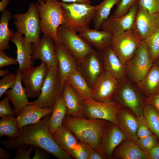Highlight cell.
Masks as SVG:
<instances>
[{"label": "cell", "instance_id": "cell-1", "mask_svg": "<svg viewBox=\"0 0 159 159\" xmlns=\"http://www.w3.org/2000/svg\"><path fill=\"white\" fill-rule=\"evenodd\" d=\"M51 114L36 123L23 127L20 129V135L18 137L5 141L1 140V144L10 150L14 149L21 144L32 145L43 149L58 159H72L59 145L50 132L48 120Z\"/></svg>", "mask_w": 159, "mask_h": 159}, {"label": "cell", "instance_id": "cell-2", "mask_svg": "<svg viewBox=\"0 0 159 159\" xmlns=\"http://www.w3.org/2000/svg\"><path fill=\"white\" fill-rule=\"evenodd\" d=\"M107 122L102 119L90 120L65 116L62 125L68 129L79 142L87 144L100 151V138Z\"/></svg>", "mask_w": 159, "mask_h": 159}, {"label": "cell", "instance_id": "cell-3", "mask_svg": "<svg viewBox=\"0 0 159 159\" xmlns=\"http://www.w3.org/2000/svg\"><path fill=\"white\" fill-rule=\"evenodd\" d=\"M36 4L38 10L41 31L52 38L55 44L59 42L57 30L64 21L61 2L57 0H38Z\"/></svg>", "mask_w": 159, "mask_h": 159}, {"label": "cell", "instance_id": "cell-4", "mask_svg": "<svg viewBox=\"0 0 159 159\" xmlns=\"http://www.w3.org/2000/svg\"><path fill=\"white\" fill-rule=\"evenodd\" d=\"M64 21L62 25L69 26L78 33L88 28L92 20L96 6L85 3L61 2Z\"/></svg>", "mask_w": 159, "mask_h": 159}, {"label": "cell", "instance_id": "cell-5", "mask_svg": "<svg viewBox=\"0 0 159 159\" xmlns=\"http://www.w3.org/2000/svg\"><path fill=\"white\" fill-rule=\"evenodd\" d=\"M13 18L15 20L14 23L17 32L24 35L27 42L33 45H37L40 39L39 35L41 31L36 4L30 3L25 13L15 14Z\"/></svg>", "mask_w": 159, "mask_h": 159}, {"label": "cell", "instance_id": "cell-6", "mask_svg": "<svg viewBox=\"0 0 159 159\" xmlns=\"http://www.w3.org/2000/svg\"><path fill=\"white\" fill-rule=\"evenodd\" d=\"M63 91L58 67H50L40 96L36 100L30 102L31 105L41 108H53Z\"/></svg>", "mask_w": 159, "mask_h": 159}, {"label": "cell", "instance_id": "cell-7", "mask_svg": "<svg viewBox=\"0 0 159 159\" xmlns=\"http://www.w3.org/2000/svg\"><path fill=\"white\" fill-rule=\"evenodd\" d=\"M153 64L146 45L142 41L125 64L127 76L137 84L146 75Z\"/></svg>", "mask_w": 159, "mask_h": 159}, {"label": "cell", "instance_id": "cell-8", "mask_svg": "<svg viewBox=\"0 0 159 159\" xmlns=\"http://www.w3.org/2000/svg\"><path fill=\"white\" fill-rule=\"evenodd\" d=\"M82 107L84 118L103 120L118 125L117 115L121 107L116 102L103 103L90 98L82 100Z\"/></svg>", "mask_w": 159, "mask_h": 159}, {"label": "cell", "instance_id": "cell-9", "mask_svg": "<svg viewBox=\"0 0 159 159\" xmlns=\"http://www.w3.org/2000/svg\"><path fill=\"white\" fill-rule=\"evenodd\" d=\"M71 27L59 26L57 34L60 42L63 44L78 61L95 49L92 46L80 37Z\"/></svg>", "mask_w": 159, "mask_h": 159}, {"label": "cell", "instance_id": "cell-10", "mask_svg": "<svg viewBox=\"0 0 159 159\" xmlns=\"http://www.w3.org/2000/svg\"><path fill=\"white\" fill-rule=\"evenodd\" d=\"M112 101L125 106L136 116L143 115L145 101L141 92L127 80L120 83Z\"/></svg>", "mask_w": 159, "mask_h": 159}, {"label": "cell", "instance_id": "cell-11", "mask_svg": "<svg viewBox=\"0 0 159 159\" xmlns=\"http://www.w3.org/2000/svg\"><path fill=\"white\" fill-rule=\"evenodd\" d=\"M142 41L132 29L113 34L110 46L122 63L125 64Z\"/></svg>", "mask_w": 159, "mask_h": 159}, {"label": "cell", "instance_id": "cell-12", "mask_svg": "<svg viewBox=\"0 0 159 159\" xmlns=\"http://www.w3.org/2000/svg\"><path fill=\"white\" fill-rule=\"evenodd\" d=\"M49 67L41 62L40 65L25 70L21 74V80L28 97H38L45 81Z\"/></svg>", "mask_w": 159, "mask_h": 159}, {"label": "cell", "instance_id": "cell-13", "mask_svg": "<svg viewBox=\"0 0 159 159\" xmlns=\"http://www.w3.org/2000/svg\"><path fill=\"white\" fill-rule=\"evenodd\" d=\"M119 84L110 73L104 71L91 87V98L101 102L112 101Z\"/></svg>", "mask_w": 159, "mask_h": 159}, {"label": "cell", "instance_id": "cell-14", "mask_svg": "<svg viewBox=\"0 0 159 159\" xmlns=\"http://www.w3.org/2000/svg\"><path fill=\"white\" fill-rule=\"evenodd\" d=\"M127 139L126 135L117 125L107 121L102 131L99 144L100 151L105 159L111 158L115 149Z\"/></svg>", "mask_w": 159, "mask_h": 159}, {"label": "cell", "instance_id": "cell-15", "mask_svg": "<svg viewBox=\"0 0 159 159\" xmlns=\"http://www.w3.org/2000/svg\"><path fill=\"white\" fill-rule=\"evenodd\" d=\"M77 62L78 70L91 87L105 71L100 52L95 50Z\"/></svg>", "mask_w": 159, "mask_h": 159}, {"label": "cell", "instance_id": "cell-16", "mask_svg": "<svg viewBox=\"0 0 159 159\" xmlns=\"http://www.w3.org/2000/svg\"><path fill=\"white\" fill-rule=\"evenodd\" d=\"M157 29L155 14L138 5L132 28L135 34L144 41Z\"/></svg>", "mask_w": 159, "mask_h": 159}, {"label": "cell", "instance_id": "cell-17", "mask_svg": "<svg viewBox=\"0 0 159 159\" xmlns=\"http://www.w3.org/2000/svg\"><path fill=\"white\" fill-rule=\"evenodd\" d=\"M33 52L32 60L40 59L48 65L49 68L58 67L55 50V44L49 36L44 34L38 44L32 45Z\"/></svg>", "mask_w": 159, "mask_h": 159}, {"label": "cell", "instance_id": "cell-18", "mask_svg": "<svg viewBox=\"0 0 159 159\" xmlns=\"http://www.w3.org/2000/svg\"><path fill=\"white\" fill-rule=\"evenodd\" d=\"M138 6V3L136 4L126 14L121 16L114 17L111 16L103 22L102 28L113 34L132 29Z\"/></svg>", "mask_w": 159, "mask_h": 159}, {"label": "cell", "instance_id": "cell-19", "mask_svg": "<svg viewBox=\"0 0 159 159\" xmlns=\"http://www.w3.org/2000/svg\"><path fill=\"white\" fill-rule=\"evenodd\" d=\"M10 40L16 47V59L19 67L16 69L22 74L26 69L33 67L34 62L31 59L33 52L32 44L27 42L23 35L17 31L14 33Z\"/></svg>", "mask_w": 159, "mask_h": 159}, {"label": "cell", "instance_id": "cell-20", "mask_svg": "<svg viewBox=\"0 0 159 159\" xmlns=\"http://www.w3.org/2000/svg\"><path fill=\"white\" fill-rule=\"evenodd\" d=\"M105 71L110 73L120 82L127 80L125 65L121 62L110 46L100 51Z\"/></svg>", "mask_w": 159, "mask_h": 159}, {"label": "cell", "instance_id": "cell-21", "mask_svg": "<svg viewBox=\"0 0 159 159\" xmlns=\"http://www.w3.org/2000/svg\"><path fill=\"white\" fill-rule=\"evenodd\" d=\"M58 68L63 87L67 76L78 70V62L66 48L60 42L55 44Z\"/></svg>", "mask_w": 159, "mask_h": 159}, {"label": "cell", "instance_id": "cell-22", "mask_svg": "<svg viewBox=\"0 0 159 159\" xmlns=\"http://www.w3.org/2000/svg\"><path fill=\"white\" fill-rule=\"evenodd\" d=\"M53 108H41L33 105H27L19 112L16 119L18 129L30 124H35L46 115L51 114Z\"/></svg>", "mask_w": 159, "mask_h": 159}, {"label": "cell", "instance_id": "cell-23", "mask_svg": "<svg viewBox=\"0 0 159 159\" xmlns=\"http://www.w3.org/2000/svg\"><path fill=\"white\" fill-rule=\"evenodd\" d=\"M66 104V116L83 118L82 99L76 91L65 81L62 93Z\"/></svg>", "mask_w": 159, "mask_h": 159}, {"label": "cell", "instance_id": "cell-24", "mask_svg": "<svg viewBox=\"0 0 159 159\" xmlns=\"http://www.w3.org/2000/svg\"><path fill=\"white\" fill-rule=\"evenodd\" d=\"M78 34L100 52L110 46L113 36L112 33L108 31L90 28L79 33Z\"/></svg>", "mask_w": 159, "mask_h": 159}, {"label": "cell", "instance_id": "cell-25", "mask_svg": "<svg viewBox=\"0 0 159 159\" xmlns=\"http://www.w3.org/2000/svg\"><path fill=\"white\" fill-rule=\"evenodd\" d=\"M148 159L147 154L134 142L128 139L121 142L113 151L111 158Z\"/></svg>", "mask_w": 159, "mask_h": 159}, {"label": "cell", "instance_id": "cell-26", "mask_svg": "<svg viewBox=\"0 0 159 159\" xmlns=\"http://www.w3.org/2000/svg\"><path fill=\"white\" fill-rule=\"evenodd\" d=\"M17 77L16 82L5 94L13 105L16 114L17 116L20 111L27 105H31L28 101L25 89L22 85L21 74L16 70Z\"/></svg>", "mask_w": 159, "mask_h": 159}, {"label": "cell", "instance_id": "cell-27", "mask_svg": "<svg viewBox=\"0 0 159 159\" xmlns=\"http://www.w3.org/2000/svg\"><path fill=\"white\" fill-rule=\"evenodd\" d=\"M136 84L146 96L159 94V66L154 64L146 75Z\"/></svg>", "mask_w": 159, "mask_h": 159}, {"label": "cell", "instance_id": "cell-28", "mask_svg": "<svg viewBox=\"0 0 159 159\" xmlns=\"http://www.w3.org/2000/svg\"><path fill=\"white\" fill-rule=\"evenodd\" d=\"M118 126L127 138L135 143L138 139L136 116L131 112L121 108L117 115Z\"/></svg>", "mask_w": 159, "mask_h": 159}, {"label": "cell", "instance_id": "cell-29", "mask_svg": "<svg viewBox=\"0 0 159 159\" xmlns=\"http://www.w3.org/2000/svg\"><path fill=\"white\" fill-rule=\"evenodd\" d=\"M67 111V106L62 94L54 105L48 120L49 130L52 135L62 126Z\"/></svg>", "mask_w": 159, "mask_h": 159}, {"label": "cell", "instance_id": "cell-30", "mask_svg": "<svg viewBox=\"0 0 159 159\" xmlns=\"http://www.w3.org/2000/svg\"><path fill=\"white\" fill-rule=\"evenodd\" d=\"M65 81L76 91L82 100L91 98V88L78 70L70 73Z\"/></svg>", "mask_w": 159, "mask_h": 159}, {"label": "cell", "instance_id": "cell-31", "mask_svg": "<svg viewBox=\"0 0 159 159\" xmlns=\"http://www.w3.org/2000/svg\"><path fill=\"white\" fill-rule=\"evenodd\" d=\"M52 135L59 145L69 155L72 150L77 148L80 143L72 133L63 125Z\"/></svg>", "mask_w": 159, "mask_h": 159}, {"label": "cell", "instance_id": "cell-32", "mask_svg": "<svg viewBox=\"0 0 159 159\" xmlns=\"http://www.w3.org/2000/svg\"><path fill=\"white\" fill-rule=\"evenodd\" d=\"M121 0H104L96 5L92 21L94 29L99 30L102 28L104 21L107 20L112 9Z\"/></svg>", "mask_w": 159, "mask_h": 159}, {"label": "cell", "instance_id": "cell-33", "mask_svg": "<svg viewBox=\"0 0 159 159\" xmlns=\"http://www.w3.org/2000/svg\"><path fill=\"white\" fill-rule=\"evenodd\" d=\"M11 17V13L7 10L2 12L0 21V51L9 48V42L14 33L8 27L9 21Z\"/></svg>", "mask_w": 159, "mask_h": 159}, {"label": "cell", "instance_id": "cell-34", "mask_svg": "<svg viewBox=\"0 0 159 159\" xmlns=\"http://www.w3.org/2000/svg\"><path fill=\"white\" fill-rule=\"evenodd\" d=\"M14 116L8 115L0 120V137L5 135L12 138L17 137L20 135L16 117Z\"/></svg>", "mask_w": 159, "mask_h": 159}, {"label": "cell", "instance_id": "cell-35", "mask_svg": "<svg viewBox=\"0 0 159 159\" xmlns=\"http://www.w3.org/2000/svg\"><path fill=\"white\" fill-rule=\"evenodd\" d=\"M143 115L152 132L159 140V112L152 105L145 103Z\"/></svg>", "mask_w": 159, "mask_h": 159}, {"label": "cell", "instance_id": "cell-36", "mask_svg": "<svg viewBox=\"0 0 159 159\" xmlns=\"http://www.w3.org/2000/svg\"><path fill=\"white\" fill-rule=\"evenodd\" d=\"M154 64L159 59V29L144 41Z\"/></svg>", "mask_w": 159, "mask_h": 159}, {"label": "cell", "instance_id": "cell-37", "mask_svg": "<svg viewBox=\"0 0 159 159\" xmlns=\"http://www.w3.org/2000/svg\"><path fill=\"white\" fill-rule=\"evenodd\" d=\"M93 149L88 144L80 142L79 145L72 150L70 155L76 159H89Z\"/></svg>", "mask_w": 159, "mask_h": 159}, {"label": "cell", "instance_id": "cell-38", "mask_svg": "<svg viewBox=\"0 0 159 159\" xmlns=\"http://www.w3.org/2000/svg\"><path fill=\"white\" fill-rule=\"evenodd\" d=\"M136 117L137 123V135L138 139L153 134L144 115Z\"/></svg>", "mask_w": 159, "mask_h": 159}, {"label": "cell", "instance_id": "cell-39", "mask_svg": "<svg viewBox=\"0 0 159 159\" xmlns=\"http://www.w3.org/2000/svg\"><path fill=\"white\" fill-rule=\"evenodd\" d=\"M158 140L157 136L153 133L145 137L138 139L135 143L148 155L151 149L158 143Z\"/></svg>", "mask_w": 159, "mask_h": 159}, {"label": "cell", "instance_id": "cell-40", "mask_svg": "<svg viewBox=\"0 0 159 159\" xmlns=\"http://www.w3.org/2000/svg\"><path fill=\"white\" fill-rule=\"evenodd\" d=\"M17 74L15 73H10L4 76L0 80V97L9 89L11 88L15 84Z\"/></svg>", "mask_w": 159, "mask_h": 159}, {"label": "cell", "instance_id": "cell-41", "mask_svg": "<svg viewBox=\"0 0 159 159\" xmlns=\"http://www.w3.org/2000/svg\"><path fill=\"white\" fill-rule=\"evenodd\" d=\"M139 0H121L117 4L113 15L114 17L121 16L126 14Z\"/></svg>", "mask_w": 159, "mask_h": 159}, {"label": "cell", "instance_id": "cell-42", "mask_svg": "<svg viewBox=\"0 0 159 159\" xmlns=\"http://www.w3.org/2000/svg\"><path fill=\"white\" fill-rule=\"evenodd\" d=\"M16 148L17 152L13 159H30L31 154L34 146L22 144L18 145Z\"/></svg>", "mask_w": 159, "mask_h": 159}, {"label": "cell", "instance_id": "cell-43", "mask_svg": "<svg viewBox=\"0 0 159 159\" xmlns=\"http://www.w3.org/2000/svg\"><path fill=\"white\" fill-rule=\"evenodd\" d=\"M9 101L8 97L6 96L0 102V117L1 118L16 115L14 110L10 106Z\"/></svg>", "mask_w": 159, "mask_h": 159}, {"label": "cell", "instance_id": "cell-44", "mask_svg": "<svg viewBox=\"0 0 159 159\" xmlns=\"http://www.w3.org/2000/svg\"><path fill=\"white\" fill-rule=\"evenodd\" d=\"M138 3L153 14L159 12V0H139Z\"/></svg>", "mask_w": 159, "mask_h": 159}, {"label": "cell", "instance_id": "cell-45", "mask_svg": "<svg viewBox=\"0 0 159 159\" xmlns=\"http://www.w3.org/2000/svg\"><path fill=\"white\" fill-rule=\"evenodd\" d=\"M18 64L16 58L8 56L3 51H0V68L9 65Z\"/></svg>", "mask_w": 159, "mask_h": 159}, {"label": "cell", "instance_id": "cell-46", "mask_svg": "<svg viewBox=\"0 0 159 159\" xmlns=\"http://www.w3.org/2000/svg\"><path fill=\"white\" fill-rule=\"evenodd\" d=\"M145 101V103L152 105L159 112V94L147 96Z\"/></svg>", "mask_w": 159, "mask_h": 159}, {"label": "cell", "instance_id": "cell-47", "mask_svg": "<svg viewBox=\"0 0 159 159\" xmlns=\"http://www.w3.org/2000/svg\"><path fill=\"white\" fill-rule=\"evenodd\" d=\"M35 153L32 159H48L50 158L49 153L42 148L34 147Z\"/></svg>", "mask_w": 159, "mask_h": 159}, {"label": "cell", "instance_id": "cell-48", "mask_svg": "<svg viewBox=\"0 0 159 159\" xmlns=\"http://www.w3.org/2000/svg\"><path fill=\"white\" fill-rule=\"evenodd\" d=\"M148 156V159H159V143L151 149Z\"/></svg>", "mask_w": 159, "mask_h": 159}, {"label": "cell", "instance_id": "cell-49", "mask_svg": "<svg viewBox=\"0 0 159 159\" xmlns=\"http://www.w3.org/2000/svg\"><path fill=\"white\" fill-rule=\"evenodd\" d=\"M101 153L99 151L93 149L89 159H104Z\"/></svg>", "mask_w": 159, "mask_h": 159}, {"label": "cell", "instance_id": "cell-50", "mask_svg": "<svg viewBox=\"0 0 159 159\" xmlns=\"http://www.w3.org/2000/svg\"><path fill=\"white\" fill-rule=\"evenodd\" d=\"M11 156L10 154L9 153L4 149L0 148V159H9Z\"/></svg>", "mask_w": 159, "mask_h": 159}, {"label": "cell", "instance_id": "cell-51", "mask_svg": "<svg viewBox=\"0 0 159 159\" xmlns=\"http://www.w3.org/2000/svg\"><path fill=\"white\" fill-rule=\"evenodd\" d=\"M10 0H2L0 3V12H2L5 10Z\"/></svg>", "mask_w": 159, "mask_h": 159}, {"label": "cell", "instance_id": "cell-52", "mask_svg": "<svg viewBox=\"0 0 159 159\" xmlns=\"http://www.w3.org/2000/svg\"><path fill=\"white\" fill-rule=\"evenodd\" d=\"M63 2L66 3H71L79 2L85 3L90 4L91 2L90 0H61Z\"/></svg>", "mask_w": 159, "mask_h": 159}, {"label": "cell", "instance_id": "cell-53", "mask_svg": "<svg viewBox=\"0 0 159 159\" xmlns=\"http://www.w3.org/2000/svg\"><path fill=\"white\" fill-rule=\"evenodd\" d=\"M9 72L7 69H0V77L4 76L9 74Z\"/></svg>", "mask_w": 159, "mask_h": 159}, {"label": "cell", "instance_id": "cell-54", "mask_svg": "<svg viewBox=\"0 0 159 159\" xmlns=\"http://www.w3.org/2000/svg\"><path fill=\"white\" fill-rule=\"evenodd\" d=\"M157 28L159 29V12L155 14Z\"/></svg>", "mask_w": 159, "mask_h": 159}, {"label": "cell", "instance_id": "cell-55", "mask_svg": "<svg viewBox=\"0 0 159 159\" xmlns=\"http://www.w3.org/2000/svg\"><path fill=\"white\" fill-rule=\"evenodd\" d=\"M154 64L159 66V59Z\"/></svg>", "mask_w": 159, "mask_h": 159}]
</instances>
